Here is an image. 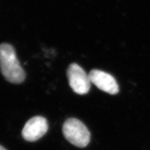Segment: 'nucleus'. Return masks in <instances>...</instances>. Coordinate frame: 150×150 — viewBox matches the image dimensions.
Instances as JSON below:
<instances>
[{
	"label": "nucleus",
	"mask_w": 150,
	"mask_h": 150,
	"mask_svg": "<svg viewBox=\"0 0 150 150\" xmlns=\"http://www.w3.org/2000/svg\"><path fill=\"white\" fill-rule=\"evenodd\" d=\"M0 70L6 80L11 83H21L26 77L15 49L8 43L0 45Z\"/></svg>",
	"instance_id": "1"
},
{
	"label": "nucleus",
	"mask_w": 150,
	"mask_h": 150,
	"mask_svg": "<svg viewBox=\"0 0 150 150\" xmlns=\"http://www.w3.org/2000/svg\"><path fill=\"white\" fill-rule=\"evenodd\" d=\"M62 129L64 138L74 146L84 148L90 143V131L80 120L74 118L67 119Z\"/></svg>",
	"instance_id": "2"
},
{
	"label": "nucleus",
	"mask_w": 150,
	"mask_h": 150,
	"mask_svg": "<svg viewBox=\"0 0 150 150\" xmlns=\"http://www.w3.org/2000/svg\"><path fill=\"white\" fill-rule=\"evenodd\" d=\"M69 86L78 95H85L90 90L91 82L89 74L78 64L73 63L67 69Z\"/></svg>",
	"instance_id": "3"
},
{
	"label": "nucleus",
	"mask_w": 150,
	"mask_h": 150,
	"mask_svg": "<svg viewBox=\"0 0 150 150\" xmlns=\"http://www.w3.org/2000/svg\"><path fill=\"white\" fill-rule=\"evenodd\" d=\"M48 129L47 120L42 116L33 117L28 120L22 130V137L28 142L38 140L46 133Z\"/></svg>",
	"instance_id": "4"
},
{
	"label": "nucleus",
	"mask_w": 150,
	"mask_h": 150,
	"mask_svg": "<svg viewBox=\"0 0 150 150\" xmlns=\"http://www.w3.org/2000/svg\"><path fill=\"white\" fill-rule=\"evenodd\" d=\"M91 83L100 90L110 95L119 92V86L115 78L110 74L99 69H93L89 74Z\"/></svg>",
	"instance_id": "5"
},
{
	"label": "nucleus",
	"mask_w": 150,
	"mask_h": 150,
	"mask_svg": "<svg viewBox=\"0 0 150 150\" xmlns=\"http://www.w3.org/2000/svg\"><path fill=\"white\" fill-rule=\"evenodd\" d=\"M0 150H6L4 147H3L1 145H0Z\"/></svg>",
	"instance_id": "6"
}]
</instances>
